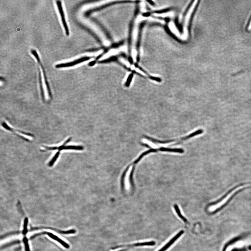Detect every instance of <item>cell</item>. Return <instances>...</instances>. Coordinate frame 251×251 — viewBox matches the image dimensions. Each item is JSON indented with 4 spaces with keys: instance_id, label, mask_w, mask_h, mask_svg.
<instances>
[{
    "instance_id": "obj_1",
    "label": "cell",
    "mask_w": 251,
    "mask_h": 251,
    "mask_svg": "<svg viewBox=\"0 0 251 251\" xmlns=\"http://www.w3.org/2000/svg\"><path fill=\"white\" fill-rule=\"evenodd\" d=\"M198 2L197 1H194L193 3L191 4L184 17L183 28L186 35H187L188 28L190 25V21L192 18L193 14L197 8Z\"/></svg>"
},
{
    "instance_id": "obj_2",
    "label": "cell",
    "mask_w": 251,
    "mask_h": 251,
    "mask_svg": "<svg viewBox=\"0 0 251 251\" xmlns=\"http://www.w3.org/2000/svg\"><path fill=\"white\" fill-rule=\"evenodd\" d=\"M71 140V138H70L67 139L65 142H64L63 144L60 146L59 147H44V148L46 149L45 150H58V151H61V150H82L83 149V148L81 146H75V145H65L68 143L70 142Z\"/></svg>"
},
{
    "instance_id": "obj_3",
    "label": "cell",
    "mask_w": 251,
    "mask_h": 251,
    "mask_svg": "<svg viewBox=\"0 0 251 251\" xmlns=\"http://www.w3.org/2000/svg\"><path fill=\"white\" fill-rule=\"evenodd\" d=\"M56 3L57 8H58L60 14V15L61 16L62 24H63V27L64 30H65L66 34L67 36H68L69 34H70V32H69L68 27V25H67L65 15H64L62 2L61 1H57L56 2Z\"/></svg>"
},
{
    "instance_id": "obj_4",
    "label": "cell",
    "mask_w": 251,
    "mask_h": 251,
    "mask_svg": "<svg viewBox=\"0 0 251 251\" xmlns=\"http://www.w3.org/2000/svg\"><path fill=\"white\" fill-rule=\"evenodd\" d=\"M90 58V57H84L72 61L57 64L55 66V67L57 68H69V67L75 66L76 64L82 63L83 61L88 60Z\"/></svg>"
},
{
    "instance_id": "obj_5",
    "label": "cell",
    "mask_w": 251,
    "mask_h": 251,
    "mask_svg": "<svg viewBox=\"0 0 251 251\" xmlns=\"http://www.w3.org/2000/svg\"><path fill=\"white\" fill-rule=\"evenodd\" d=\"M47 234L49 236L50 238H52V239H54V240H55L57 241H58V242L60 243L61 244L64 246V247H65L66 248H68L70 247V246H69L68 243H66L65 242H64V241L61 240V239L58 238L57 236L54 235V234H52L51 233L47 232H44L36 234L35 235L32 236L30 239H33L36 237H37V236L42 235V234Z\"/></svg>"
},
{
    "instance_id": "obj_6",
    "label": "cell",
    "mask_w": 251,
    "mask_h": 251,
    "mask_svg": "<svg viewBox=\"0 0 251 251\" xmlns=\"http://www.w3.org/2000/svg\"><path fill=\"white\" fill-rule=\"evenodd\" d=\"M155 242L154 241H149V242H146L141 243H138L131 245H121L120 246H116V247H114L113 248V249H119V248H128L132 247H139V246H153L155 245Z\"/></svg>"
},
{
    "instance_id": "obj_7",
    "label": "cell",
    "mask_w": 251,
    "mask_h": 251,
    "mask_svg": "<svg viewBox=\"0 0 251 251\" xmlns=\"http://www.w3.org/2000/svg\"><path fill=\"white\" fill-rule=\"evenodd\" d=\"M247 184H251V182H250L245 183H241L239 184V185L235 186V187H234L232 188L231 189L229 190L228 191V192H227L223 196V197H221L220 198V199H218V200H217L216 201L212 202L211 203V204H210L209 205V206H213V205H217V204H219V203L220 202H221L222 200L224 199L225 198L227 197V196L229 195V193H231L234 190H235L236 188L239 187H241V186H243L246 185H247Z\"/></svg>"
},
{
    "instance_id": "obj_8",
    "label": "cell",
    "mask_w": 251,
    "mask_h": 251,
    "mask_svg": "<svg viewBox=\"0 0 251 251\" xmlns=\"http://www.w3.org/2000/svg\"><path fill=\"white\" fill-rule=\"evenodd\" d=\"M37 61L38 63H39V64H40V66H41V68H42L43 75H44V82L45 85H46V89L47 90L48 94L49 97L51 98L52 96V95L51 90H50V89L49 83L48 82L47 78L46 73H45V70H44V66H43L42 64L41 63V61H40V58H37Z\"/></svg>"
},
{
    "instance_id": "obj_9",
    "label": "cell",
    "mask_w": 251,
    "mask_h": 251,
    "mask_svg": "<svg viewBox=\"0 0 251 251\" xmlns=\"http://www.w3.org/2000/svg\"><path fill=\"white\" fill-rule=\"evenodd\" d=\"M52 229V230H54V231L60 233H62V234H73L76 233V231L74 230V229H71V230H68V231H61V230H58V229L52 228H48V227H36V228H31L30 229V231H32L33 230H38V229Z\"/></svg>"
},
{
    "instance_id": "obj_10",
    "label": "cell",
    "mask_w": 251,
    "mask_h": 251,
    "mask_svg": "<svg viewBox=\"0 0 251 251\" xmlns=\"http://www.w3.org/2000/svg\"><path fill=\"white\" fill-rule=\"evenodd\" d=\"M159 150L162 152H179L180 153H182L184 152V150L181 149H170V148L162 147L159 148Z\"/></svg>"
},
{
    "instance_id": "obj_11",
    "label": "cell",
    "mask_w": 251,
    "mask_h": 251,
    "mask_svg": "<svg viewBox=\"0 0 251 251\" xmlns=\"http://www.w3.org/2000/svg\"><path fill=\"white\" fill-rule=\"evenodd\" d=\"M39 83H40V93H41V94L42 96V99L44 100L45 99V95H44V86H43V83H42V76L41 75V73H40V71L39 69Z\"/></svg>"
},
{
    "instance_id": "obj_12",
    "label": "cell",
    "mask_w": 251,
    "mask_h": 251,
    "mask_svg": "<svg viewBox=\"0 0 251 251\" xmlns=\"http://www.w3.org/2000/svg\"><path fill=\"white\" fill-rule=\"evenodd\" d=\"M158 150L154 149H151L143 153L142 154L140 155V156L138 157V158L134 162V164H137L138 162H139L141 159L144 157L145 155L150 153V152H155L157 151Z\"/></svg>"
},
{
    "instance_id": "obj_13",
    "label": "cell",
    "mask_w": 251,
    "mask_h": 251,
    "mask_svg": "<svg viewBox=\"0 0 251 251\" xmlns=\"http://www.w3.org/2000/svg\"><path fill=\"white\" fill-rule=\"evenodd\" d=\"M203 132H204V131H203L202 130H197V131H195V132H194L193 133H191V134H190L189 135H188L187 136H186V137H183V138H181V140H187V139H188V138H192L193 137H194V136H196V135H199V134H202Z\"/></svg>"
},
{
    "instance_id": "obj_14",
    "label": "cell",
    "mask_w": 251,
    "mask_h": 251,
    "mask_svg": "<svg viewBox=\"0 0 251 251\" xmlns=\"http://www.w3.org/2000/svg\"><path fill=\"white\" fill-rule=\"evenodd\" d=\"M174 209H175V211L176 212L177 214H178L179 218L182 220L183 221L185 222V223H187V220L186 219L185 217L183 216L182 214H181L180 209H179L178 205L176 204L174 205Z\"/></svg>"
},
{
    "instance_id": "obj_15",
    "label": "cell",
    "mask_w": 251,
    "mask_h": 251,
    "mask_svg": "<svg viewBox=\"0 0 251 251\" xmlns=\"http://www.w3.org/2000/svg\"><path fill=\"white\" fill-rule=\"evenodd\" d=\"M60 155V152L58 151L56 153L51 161L49 162L48 165L49 167H52L54 166L55 162H56L57 159H58Z\"/></svg>"
},
{
    "instance_id": "obj_16",
    "label": "cell",
    "mask_w": 251,
    "mask_h": 251,
    "mask_svg": "<svg viewBox=\"0 0 251 251\" xmlns=\"http://www.w3.org/2000/svg\"><path fill=\"white\" fill-rule=\"evenodd\" d=\"M28 223V219L27 218H26L25 219L24 224V228L22 232V233L24 234H26L27 233L28 231L27 229V226Z\"/></svg>"
},
{
    "instance_id": "obj_17",
    "label": "cell",
    "mask_w": 251,
    "mask_h": 251,
    "mask_svg": "<svg viewBox=\"0 0 251 251\" xmlns=\"http://www.w3.org/2000/svg\"><path fill=\"white\" fill-rule=\"evenodd\" d=\"M133 76V73L131 74V75H129V76H128V77L127 78V81L125 84V85L127 87H129V86H130L131 80H132Z\"/></svg>"
},
{
    "instance_id": "obj_18",
    "label": "cell",
    "mask_w": 251,
    "mask_h": 251,
    "mask_svg": "<svg viewBox=\"0 0 251 251\" xmlns=\"http://www.w3.org/2000/svg\"><path fill=\"white\" fill-rule=\"evenodd\" d=\"M23 242L25 245L26 251H30L29 246L28 240L27 238L25 237L24 238Z\"/></svg>"
},
{
    "instance_id": "obj_19",
    "label": "cell",
    "mask_w": 251,
    "mask_h": 251,
    "mask_svg": "<svg viewBox=\"0 0 251 251\" xmlns=\"http://www.w3.org/2000/svg\"><path fill=\"white\" fill-rule=\"evenodd\" d=\"M149 78H150V79L156 81L157 82H161L162 81L161 79L159 78L155 77H154V76H151Z\"/></svg>"
},
{
    "instance_id": "obj_20",
    "label": "cell",
    "mask_w": 251,
    "mask_h": 251,
    "mask_svg": "<svg viewBox=\"0 0 251 251\" xmlns=\"http://www.w3.org/2000/svg\"><path fill=\"white\" fill-rule=\"evenodd\" d=\"M19 242H20L19 241H14L13 242H12L9 243V244H6V245H5L4 246H3V247H2V248H5L6 247H8L9 246H11V245H14V244H15L19 243Z\"/></svg>"
}]
</instances>
